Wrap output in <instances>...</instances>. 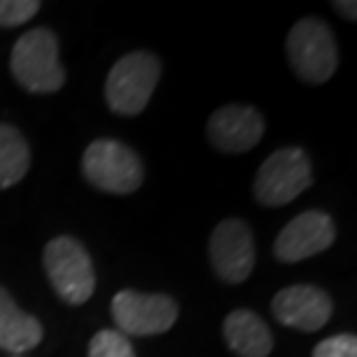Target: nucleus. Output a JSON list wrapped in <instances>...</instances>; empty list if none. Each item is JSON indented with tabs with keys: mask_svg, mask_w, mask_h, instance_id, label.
Masks as SVG:
<instances>
[{
	"mask_svg": "<svg viewBox=\"0 0 357 357\" xmlns=\"http://www.w3.org/2000/svg\"><path fill=\"white\" fill-rule=\"evenodd\" d=\"M31 167V149L17 128L0 123V188H10Z\"/></svg>",
	"mask_w": 357,
	"mask_h": 357,
	"instance_id": "4468645a",
	"label": "nucleus"
},
{
	"mask_svg": "<svg viewBox=\"0 0 357 357\" xmlns=\"http://www.w3.org/2000/svg\"><path fill=\"white\" fill-rule=\"evenodd\" d=\"M313 357H357L355 334H337V337L320 341L313 351Z\"/></svg>",
	"mask_w": 357,
	"mask_h": 357,
	"instance_id": "f3484780",
	"label": "nucleus"
},
{
	"mask_svg": "<svg viewBox=\"0 0 357 357\" xmlns=\"http://www.w3.org/2000/svg\"><path fill=\"white\" fill-rule=\"evenodd\" d=\"M276 320L285 327L302 332H318L332 316V302L325 290L316 285H290L271 302Z\"/></svg>",
	"mask_w": 357,
	"mask_h": 357,
	"instance_id": "9d476101",
	"label": "nucleus"
},
{
	"mask_svg": "<svg viewBox=\"0 0 357 357\" xmlns=\"http://www.w3.org/2000/svg\"><path fill=\"white\" fill-rule=\"evenodd\" d=\"M82 169L89 183L112 195H130L144 181L139 155L116 139L93 142L84 151Z\"/></svg>",
	"mask_w": 357,
	"mask_h": 357,
	"instance_id": "7ed1b4c3",
	"label": "nucleus"
},
{
	"mask_svg": "<svg viewBox=\"0 0 357 357\" xmlns=\"http://www.w3.org/2000/svg\"><path fill=\"white\" fill-rule=\"evenodd\" d=\"M112 316L121 334L153 337L172 330L178 318V306L167 295H144L135 290H121L112 302Z\"/></svg>",
	"mask_w": 357,
	"mask_h": 357,
	"instance_id": "0eeeda50",
	"label": "nucleus"
},
{
	"mask_svg": "<svg viewBox=\"0 0 357 357\" xmlns=\"http://www.w3.org/2000/svg\"><path fill=\"white\" fill-rule=\"evenodd\" d=\"M334 223L325 211H304L278 232L274 255L281 262H302L334 244Z\"/></svg>",
	"mask_w": 357,
	"mask_h": 357,
	"instance_id": "1a4fd4ad",
	"label": "nucleus"
},
{
	"mask_svg": "<svg viewBox=\"0 0 357 357\" xmlns=\"http://www.w3.org/2000/svg\"><path fill=\"white\" fill-rule=\"evenodd\" d=\"M292 70L306 84H325L337 70V42L325 21L302 19L285 40Z\"/></svg>",
	"mask_w": 357,
	"mask_h": 357,
	"instance_id": "20e7f679",
	"label": "nucleus"
},
{
	"mask_svg": "<svg viewBox=\"0 0 357 357\" xmlns=\"http://www.w3.org/2000/svg\"><path fill=\"white\" fill-rule=\"evenodd\" d=\"M311 160L302 149H281L262 162L253 183V195L265 206H283L309 188Z\"/></svg>",
	"mask_w": 357,
	"mask_h": 357,
	"instance_id": "423d86ee",
	"label": "nucleus"
},
{
	"mask_svg": "<svg viewBox=\"0 0 357 357\" xmlns=\"http://www.w3.org/2000/svg\"><path fill=\"white\" fill-rule=\"evenodd\" d=\"M160 79V61L149 52L123 56L107 75L105 96L112 112L121 116H137L151 100Z\"/></svg>",
	"mask_w": 357,
	"mask_h": 357,
	"instance_id": "f03ea898",
	"label": "nucleus"
},
{
	"mask_svg": "<svg viewBox=\"0 0 357 357\" xmlns=\"http://www.w3.org/2000/svg\"><path fill=\"white\" fill-rule=\"evenodd\" d=\"M45 332L38 318L28 316L14 304L12 295L0 285V348L12 355L33 351Z\"/></svg>",
	"mask_w": 357,
	"mask_h": 357,
	"instance_id": "f8f14e48",
	"label": "nucleus"
},
{
	"mask_svg": "<svg viewBox=\"0 0 357 357\" xmlns=\"http://www.w3.org/2000/svg\"><path fill=\"white\" fill-rule=\"evenodd\" d=\"M89 357H135V351L126 334L119 330H102L93 337Z\"/></svg>",
	"mask_w": 357,
	"mask_h": 357,
	"instance_id": "2eb2a0df",
	"label": "nucleus"
},
{
	"mask_svg": "<svg viewBox=\"0 0 357 357\" xmlns=\"http://www.w3.org/2000/svg\"><path fill=\"white\" fill-rule=\"evenodd\" d=\"M223 334L227 346L239 357H267L271 353V346H274L265 320L246 309L232 311L225 318Z\"/></svg>",
	"mask_w": 357,
	"mask_h": 357,
	"instance_id": "ddd939ff",
	"label": "nucleus"
},
{
	"mask_svg": "<svg viewBox=\"0 0 357 357\" xmlns=\"http://www.w3.org/2000/svg\"><path fill=\"white\" fill-rule=\"evenodd\" d=\"M45 269L52 288L63 302L79 306L96 290L89 251L75 237H56L45 248Z\"/></svg>",
	"mask_w": 357,
	"mask_h": 357,
	"instance_id": "39448f33",
	"label": "nucleus"
},
{
	"mask_svg": "<svg viewBox=\"0 0 357 357\" xmlns=\"http://www.w3.org/2000/svg\"><path fill=\"white\" fill-rule=\"evenodd\" d=\"M211 144L225 153H244L262 139L265 121L260 112L246 105H225L211 114L206 126Z\"/></svg>",
	"mask_w": 357,
	"mask_h": 357,
	"instance_id": "9b49d317",
	"label": "nucleus"
},
{
	"mask_svg": "<svg viewBox=\"0 0 357 357\" xmlns=\"http://www.w3.org/2000/svg\"><path fill=\"white\" fill-rule=\"evenodd\" d=\"M334 7H339V10H341V14H346V17L348 19H351V21H355V17H357V5L355 3H334Z\"/></svg>",
	"mask_w": 357,
	"mask_h": 357,
	"instance_id": "a211bd4d",
	"label": "nucleus"
},
{
	"mask_svg": "<svg viewBox=\"0 0 357 357\" xmlns=\"http://www.w3.org/2000/svg\"><path fill=\"white\" fill-rule=\"evenodd\" d=\"M40 10L38 0H0V26L12 28L31 21Z\"/></svg>",
	"mask_w": 357,
	"mask_h": 357,
	"instance_id": "dca6fc26",
	"label": "nucleus"
},
{
	"mask_svg": "<svg viewBox=\"0 0 357 357\" xmlns=\"http://www.w3.org/2000/svg\"><path fill=\"white\" fill-rule=\"evenodd\" d=\"M209 255L213 271L225 283H244L255 265L253 232L244 220L227 218L211 232Z\"/></svg>",
	"mask_w": 357,
	"mask_h": 357,
	"instance_id": "6e6552de",
	"label": "nucleus"
},
{
	"mask_svg": "<svg viewBox=\"0 0 357 357\" xmlns=\"http://www.w3.org/2000/svg\"><path fill=\"white\" fill-rule=\"evenodd\" d=\"M10 70L31 93H56L66 84V70L59 61V40L49 28L24 33L12 49Z\"/></svg>",
	"mask_w": 357,
	"mask_h": 357,
	"instance_id": "f257e3e1",
	"label": "nucleus"
}]
</instances>
